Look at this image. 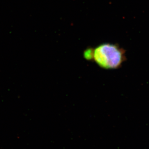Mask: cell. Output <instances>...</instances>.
Returning <instances> with one entry per match:
<instances>
[{
    "label": "cell",
    "mask_w": 149,
    "mask_h": 149,
    "mask_svg": "<svg viewBox=\"0 0 149 149\" xmlns=\"http://www.w3.org/2000/svg\"><path fill=\"white\" fill-rule=\"evenodd\" d=\"M93 50V48L88 47L83 52V56L86 60L92 61Z\"/></svg>",
    "instance_id": "2"
},
{
    "label": "cell",
    "mask_w": 149,
    "mask_h": 149,
    "mask_svg": "<svg viewBox=\"0 0 149 149\" xmlns=\"http://www.w3.org/2000/svg\"><path fill=\"white\" fill-rule=\"evenodd\" d=\"M125 60V50L117 44L104 43L93 48L92 61L103 69H118Z\"/></svg>",
    "instance_id": "1"
}]
</instances>
